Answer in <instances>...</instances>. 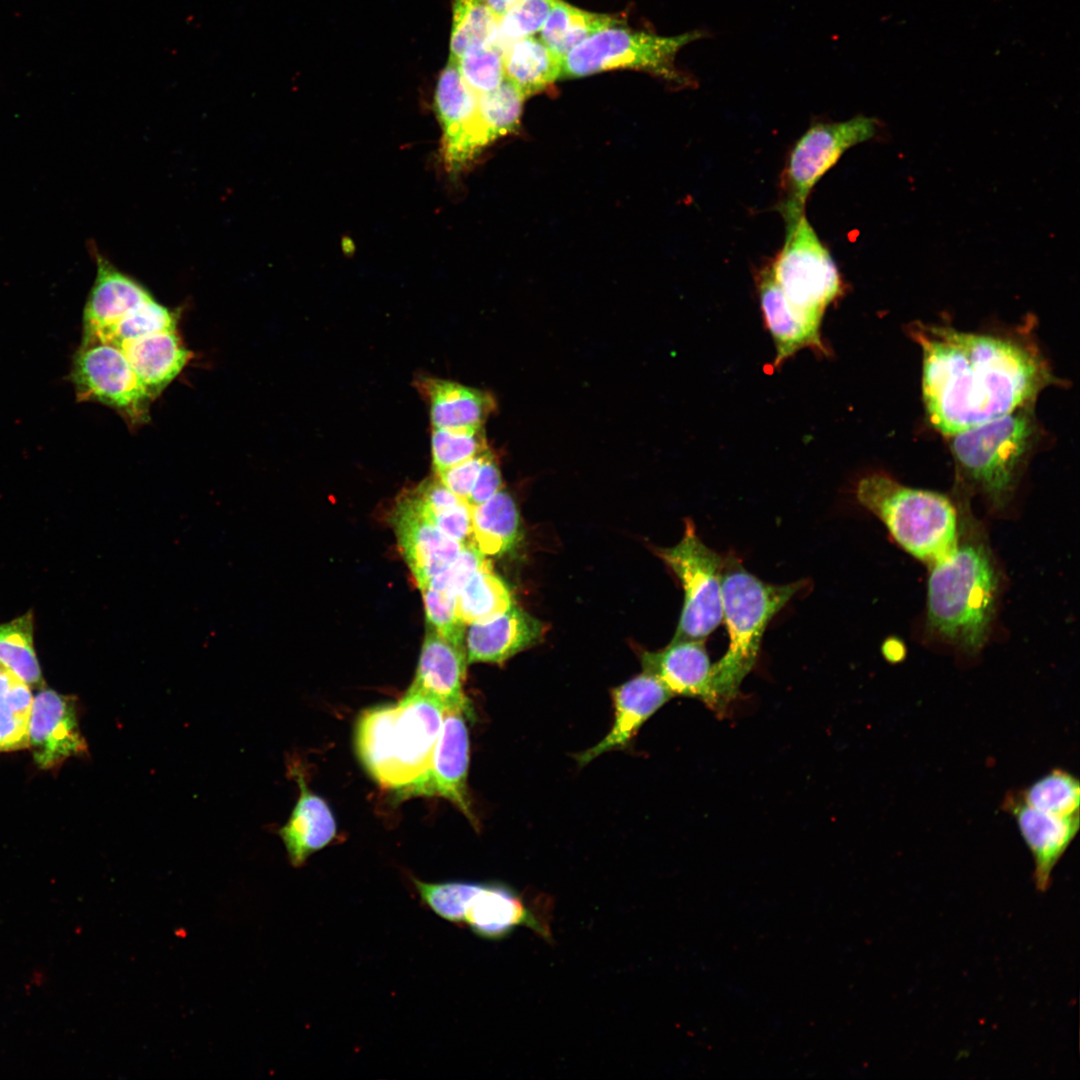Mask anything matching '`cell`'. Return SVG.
<instances>
[{
  "instance_id": "obj_7",
  "label": "cell",
  "mask_w": 1080,
  "mask_h": 1080,
  "mask_svg": "<svg viewBox=\"0 0 1080 1080\" xmlns=\"http://www.w3.org/2000/svg\"><path fill=\"white\" fill-rule=\"evenodd\" d=\"M702 37L701 31L661 36L630 31L623 25L609 27L594 33L563 57L561 79L632 68L678 86H689L694 81L676 68V54L688 43Z\"/></svg>"
},
{
  "instance_id": "obj_40",
  "label": "cell",
  "mask_w": 1080,
  "mask_h": 1080,
  "mask_svg": "<svg viewBox=\"0 0 1080 1080\" xmlns=\"http://www.w3.org/2000/svg\"><path fill=\"white\" fill-rule=\"evenodd\" d=\"M489 561L473 544L463 546L453 562L433 577L424 587H430L449 597L457 598L468 580ZM423 588V587H422Z\"/></svg>"
},
{
  "instance_id": "obj_17",
  "label": "cell",
  "mask_w": 1080,
  "mask_h": 1080,
  "mask_svg": "<svg viewBox=\"0 0 1080 1080\" xmlns=\"http://www.w3.org/2000/svg\"><path fill=\"white\" fill-rule=\"evenodd\" d=\"M756 286L763 320L775 344V367L779 368L805 348L822 356L830 355L820 333L822 320L799 311L787 301L773 279L769 263L757 272Z\"/></svg>"
},
{
  "instance_id": "obj_5",
  "label": "cell",
  "mask_w": 1080,
  "mask_h": 1080,
  "mask_svg": "<svg viewBox=\"0 0 1080 1080\" xmlns=\"http://www.w3.org/2000/svg\"><path fill=\"white\" fill-rule=\"evenodd\" d=\"M856 499L918 560L930 565L956 545L959 514L946 495L908 487L888 475L873 473L858 482Z\"/></svg>"
},
{
  "instance_id": "obj_31",
  "label": "cell",
  "mask_w": 1080,
  "mask_h": 1080,
  "mask_svg": "<svg viewBox=\"0 0 1080 1080\" xmlns=\"http://www.w3.org/2000/svg\"><path fill=\"white\" fill-rule=\"evenodd\" d=\"M434 107L443 131L442 141L455 136L476 113L477 94L465 83L451 58L439 74Z\"/></svg>"
},
{
  "instance_id": "obj_32",
  "label": "cell",
  "mask_w": 1080,
  "mask_h": 1080,
  "mask_svg": "<svg viewBox=\"0 0 1080 1080\" xmlns=\"http://www.w3.org/2000/svg\"><path fill=\"white\" fill-rule=\"evenodd\" d=\"M0 664L16 674L30 688L44 687L33 644L32 611L0 624Z\"/></svg>"
},
{
  "instance_id": "obj_28",
  "label": "cell",
  "mask_w": 1080,
  "mask_h": 1080,
  "mask_svg": "<svg viewBox=\"0 0 1080 1080\" xmlns=\"http://www.w3.org/2000/svg\"><path fill=\"white\" fill-rule=\"evenodd\" d=\"M620 25L623 22L617 17L581 10L558 0L540 30V40L563 58L594 33Z\"/></svg>"
},
{
  "instance_id": "obj_9",
  "label": "cell",
  "mask_w": 1080,
  "mask_h": 1080,
  "mask_svg": "<svg viewBox=\"0 0 1080 1080\" xmlns=\"http://www.w3.org/2000/svg\"><path fill=\"white\" fill-rule=\"evenodd\" d=\"M878 126L876 119L859 115L839 122H816L800 136L781 175L778 211L785 224L805 214L814 186L847 150L873 138Z\"/></svg>"
},
{
  "instance_id": "obj_11",
  "label": "cell",
  "mask_w": 1080,
  "mask_h": 1080,
  "mask_svg": "<svg viewBox=\"0 0 1080 1080\" xmlns=\"http://www.w3.org/2000/svg\"><path fill=\"white\" fill-rule=\"evenodd\" d=\"M71 380L78 401L97 402L114 409L130 427L150 420L154 400L131 368L123 352L101 341H81Z\"/></svg>"
},
{
  "instance_id": "obj_22",
  "label": "cell",
  "mask_w": 1080,
  "mask_h": 1080,
  "mask_svg": "<svg viewBox=\"0 0 1080 1080\" xmlns=\"http://www.w3.org/2000/svg\"><path fill=\"white\" fill-rule=\"evenodd\" d=\"M89 250L97 272L83 312V334L88 336L117 322L153 295L136 279L119 270L95 245Z\"/></svg>"
},
{
  "instance_id": "obj_3",
  "label": "cell",
  "mask_w": 1080,
  "mask_h": 1080,
  "mask_svg": "<svg viewBox=\"0 0 1080 1080\" xmlns=\"http://www.w3.org/2000/svg\"><path fill=\"white\" fill-rule=\"evenodd\" d=\"M444 707L405 693L396 704L371 707L356 723L355 746L369 775L396 793L427 770L440 733Z\"/></svg>"
},
{
  "instance_id": "obj_43",
  "label": "cell",
  "mask_w": 1080,
  "mask_h": 1080,
  "mask_svg": "<svg viewBox=\"0 0 1080 1080\" xmlns=\"http://www.w3.org/2000/svg\"><path fill=\"white\" fill-rule=\"evenodd\" d=\"M445 535L462 545L472 542L471 506L466 501H460L457 505L426 516Z\"/></svg>"
},
{
  "instance_id": "obj_39",
  "label": "cell",
  "mask_w": 1080,
  "mask_h": 1080,
  "mask_svg": "<svg viewBox=\"0 0 1080 1080\" xmlns=\"http://www.w3.org/2000/svg\"><path fill=\"white\" fill-rule=\"evenodd\" d=\"M557 1H517L498 19L496 44L503 50L507 44L539 32Z\"/></svg>"
},
{
  "instance_id": "obj_46",
  "label": "cell",
  "mask_w": 1080,
  "mask_h": 1080,
  "mask_svg": "<svg viewBox=\"0 0 1080 1080\" xmlns=\"http://www.w3.org/2000/svg\"><path fill=\"white\" fill-rule=\"evenodd\" d=\"M499 19L519 0H482Z\"/></svg>"
},
{
  "instance_id": "obj_13",
  "label": "cell",
  "mask_w": 1080,
  "mask_h": 1080,
  "mask_svg": "<svg viewBox=\"0 0 1080 1080\" xmlns=\"http://www.w3.org/2000/svg\"><path fill=\"white\" fill-rule=\"evenodd\" d=\"M455 924L487 940L502 939L522 925L546 938L550 936L548 927L522 897L511 887L496 882L460 881Z\"/></svg>"
},
{
  "instance_id": "obj_4",
  "label": "cell",
  "mask_w": 1080,
  "mask_h": 1080,
  "mask_svg": "<svg viewBox=\"0 0 1080 1080\" xmlns=\"http://www.w3.org/2000/svg\"><path fill=\"white\" fill-rule=\"evenodd\" d=\"M801 582L765 583L735 558H725L722 573L723 620L729 635L726 653L712 664L713 711L727 712L740 685L752 670L769 622L799 591Z\"/></svg>"
},
{
  "instance_id": "obj_2",
  "label": "cell",
  "mask_w": 1080,
  "mask_h": 1080,
  "mask_svg": "<svg viewBox=\"0 0 1080 1080\" xmlns=\"http://www.w3.org/2000/svg\"><path fill=\"white\" fill-rule=\"evenodd\" d=\"M929 568L928 631L960 651L977 652L992 629L1000 577L989 545L970 518L959 515L956 545Z\"/></svg>"
},
{
  "instance_id": "obj_1",
  "label": "cell",
  "mask_w": 1080,
  "mask_h": 1080,
  "mask_svg": "<svg viewBox=\"0 0 1080 1080\" xmlns=\"http://www.w3.org/2000/svg\"><path fill=\"white\" fill-rule=\"evenodd\" d=\"M923 399L930 423L951 436L1028 406L1053 379L1031 349L1013 340L918 324Z\"/></svg>"
},
{
  "instance_id": "obj_6",
  "label": "cell",
  "mask_w": 1080,
  "mask_h": 1080,
  "mask_svg": "<svg viewBox=\"0 0 1080 1080\" xmlns=\"http://www.w3.org/2000/svg\"><path fill=\"white\" fill-rule=\"evenodd\" d=\"M1034 433L1032 414L1024 406L949 436L961 476L992 509H1003L1012 499Z\"/></svg>"
},
{
  "instance_id": "obj_15",
  "label": "cell",
  "mask_w": 1080,
  "mask_h": 1080,
  "mask_svg": "<svg viewBox=\"0 0 1080 1080\" xmlns=\"http://www.w3.org/2000/svg\"><path fill=\"white\" fill-rule=\"evenodd\" d=\"M392 523L401 553L419 588L447 568L465 546L445 535L409 495L397 504Z\"/></svg>"
},
{
  "instance_id": "obj_16",
  "label": "cell",
  "mask_w": 1080,
  "mask_h": 1080,
  "mask_svg": "<svg viewBox=\"0 0 1080 1080\" xmlns=\"http://www.w3.org/2000/svg\"><path fill=\"white\" fill-rule=\"evenodd\" d=\"M467 664L465 645L447 640L431 628L406 693L430 698L444 709H461L472 718L474 712L464 692Z\"/></svg>"
},
{
  "instance_id": "obj_33",
  "label": "cell",
  "mask_w": 1080,
  "mask_h": 1080,
  "mask_svg": "<svg viewBox=\"0 0 1080 1080\" xmlns=\"http://www.w3.org/2000/svg\"><path fill=\"white\" fill-rule=\"evenodd\" d=\"M178 313L159 303L153 296L141 302L114 324L94 334L83 336L82 341H101L116 344L163 331H175Z\"/></svg>"
},
{
  "instance_id": "obj_10",
  "label": "cell",
  "mask_w": 1080,
  "mask_h": 1080,
  "mask_svg": "<svg viewBox=\"0 0 1080 1080\" xmlns=\"http://www.w3.org/2000/svg\"><path fill=\"white\" fill-rule=\"evenodd\" d=\"M657 554L679 579L684 604L672 640H705L723 621L722 573L725 558L699 538L690 519L678 544Z\"/></svg>"
},
{
  "instance_id": "obj_14",
  "label": "cell",
  "mask_w": 1080,
  "mask_h": 1080,
  "mask_svg": "<svg viewBox=\"0 0 1080 1080\" xmlns=\"http://www.w3.org/2000/svg\"><path fill=\"white\" fill-rule=\"evenodd\" d=\"M41 769L59 766L67 758L87 752L73 697L42 687L33 698L29 745Z\"/></svg>"
},
{
  "instance_id": "obj_12",
  "label": "cell",
  "mask_w": 1080,
  "mask_h": 1080,
  "mask_svg": "<svg viewBox=\"0 0 1080 1080\" xmlns=\"http://www.w3.org/2000/svg\"><path fill=\"white\" fill-rule=\"evenodd\" d=\"M467 718L461 709H444L440 733L425 773L412 785L397 793L401 798L442 797L454 804L477 826L468 791L469 734Z\"/></svg>"
},
{
  "instance_id": "obj_27",
  "label": "cell",
  "mask_w": 1080,
  "mask_h": 1080,
  "mask_svg": "<svg viewBox=\"0 0 1080 1080\" xmlns=\"http://www.w3.org/2000/svg\"><path fill=\"white\" fill-rule=\"evenodd\" d=\"M472 542L486 556H502L520 543L521 521L511 495L500 490L482 504L471 506Z\"/></svg>"
},
{
  "instance_id": "obj_35",
  "label": "cell",
  "mask_w": 1080,
  "mask_h": 1080,
  "mask_svg": "<svg viewBox=\"0 0 1080 1080\" xmlns=\"http://www.w3.org/2000/svg\"><path fill=\"white\" fill-rule=\"evenodd\" d=\"M1018 795L1027 805L1049 814H1079V781L1063 769L1051 770Z\"/></svg>"
},
{
  "instance_id": "obj_44",
  "label": "cell",
  "mask_w": 1080,
  "mask_h": 1080,
  "mask_svg": "<svg viewBox=\"0 0 1080 1080\" xmlns=\"http://www.w3.org/2000/svg\"><path fill=\"white\" fill-rule=\"evenodd\" d=\"M502 477L495 455L489 451L484 459L467 503L470 506L482 504L502 489Z\"/></svg>"
},
{
  "instance_id": "obj_38",
  "label": "cell",
  "mask_w": 1080,
  "mask_h": 1080,
  "mask_svg": "<svg viewBox=\"0 0 1080 1080\" xmlns=\"http://www.w3.org/2000/svg\"><path fill=\"white\" fill-rule=\"evenodd\" d=\"M455 61L463 80L477 95L496 89L505 80L502 49L495 43L473 47Z\"/></svg>"
},
{
  "instance_id": "obj_36",
  "label": "cell",
  "mask_w": 1080,
  "mask_h": 1080,
  "mask_svg": "<svg viewBox=\"0 0 1080 1080\" xmlns=\"http://www.w3.org/2000/svg\"><path fill=\"white\" fill-rule=\"evenodd\" d=\"M525 99L506 79L496 89L477 95V116L494 140L518 128Z\"/></svg>"
},
{
  "instance_id": "obj_25",
  "label": "cell",
  "mask_w": 1080,
  "mask_h": 1080,
  "mask_svg": "<svg viewBox=\"0 0 1080 1080\" xmlns=\"http://www.w3.org/2000/svg\"><path fill=\"white\" fill-rule=\"evenodd\" d=\"M416 384L429 404L433 428L482 427L495 407L488 393L450 380L422 377Z\"/></svg>"
},
{
  "instance_id": "obj_23",
  "label": "cell",
  "mask_w": 1080,
  "mask_h": 1080,
  "mask_svg": "<svg viewBox=\"0 0 1080 1080\" xmlns=\"http://www.w3.org/2000/svg\"><path fill=\"white\" fill-rule=\"evenodd\" d=\"M300 795L286 824L279 829L290 863L303 866L307 859L332 842L337 834L333 813L323 798L308 787L299 767L290 766Z\"/></svg>"
},
{
  "instance_id": "obj_29",
  "label": "cell",
  "mask_w": 1080,
  "mask_h": 1080,
  "mask_svg": "<svg viewBox=\"0 0 1080 1080\" xmlns=\"http://www.w3.org/2000/svg\"><path fill=\"white\" fill-rule=\"evenodd\" d=\"M33 698L31 688L0 664V752L28 747Z\"/></svg>"
},
{
  "instance_id": "obj_41",
  "label": "cell",
  "mask_w": 1080,
  "mask_h": 1080,
  "mask_svg": "<svg viewBox=\"0 0 1080 1080\" xmlns=\"http://www.w3.org/2000/svg\"><path fill=\"white\" fill-rule=\"evenodd\" d=\"M427 622L441 636L459 645L464 643V624L456 613V598L430 587L420 588Z\"/></svg>"
},
{
  "instance_id": "obj_37",
  "label": "cell",
  "mask_w": 1080,
  "mask_h": 1080,
  "mask_svg": "<svg viewBox=\"0 0 1080 1080\" xmlns=\"http://www.w3.org/2000/svg\"><path fill=\"white\" fill-rule=\"evenodd\" d=\"M486 450H488V445L482 427L433 428L431 451L435 472L463 462Z\"/></svg>"
},
{
  "instance_id": "obj_30",
  "label": "cell",
  "mask_w": 1080,
  "mask_h": 1080,
  "mask_svg": "<svg viewBox=\"0 0 1080 1080\" xmlns=\"http://www.w3.org/2000/svg\"><path fill=\"white\" fill-rule=\"evenodd\" d=\"M513 605L511 592L491 563L478 570L456 598V613L464 625L487 620Z\"/></svg>"
},
{
  "instance_id": "obj_20",
  "label": "cell",
  "mask_w": 1080,
  "mask_h": 1080,
  "mask_svg": "<svg viewBox=\"0 0 1080 1080\" xmlns=\"http://www.w3.org/2000/svg\"><path fill=\"white\" fill-rule=\"evenodd\" d=\"M644 672L658 678L674 696L696 698L712 711V663L705 640L671 641L664 649L641 655Z\"/></svg>"
},
{
  "instance_id": "obj_42",
  "label": "cell",
  "mask_w": 1080,
  "mask_h": 1080,
  "mask_svg": "<svg viewBox=\"0 0 1080 1080\" xmlns=\"http://www.w3.org/2000/svg\"><path fill=\"white\" fill-rule=\"evenodd\" d=\"M489 451L488 449L463 462L437 471L436 476L459 499L467 501L479 469Z\"/></svg>"
},
{
  "instance_id": "obj_19",
  "label": "cell",
  "mask_w": 1080,
  "mask_h": 1080,
  "mask_svg": "<svg viewBox=\"0 0 1080 1080\" xmlns=\"http://www.w3.org/2000/svg\"><path fill=\"white\" fill-rule=\"evenodd\" d=\"M1002 808L1016 820L1034 860V881L1040 891L1049 888L1052 870L1079 830V814L1058 816L1027 805L1018 793H1008Z\"/></svg>"
},
{
  "instance_id": "obj_24",
  "label": "cell",
  "mask_w": 1080,
  "mask_h": 1080,
  "mask_svg": "<svg viewBox=\"0 0 1080 1080\" xmlns=\"http://www.w3.org/2000/svg\"><path fill=\"white\" fill-rule=\"evenodd\" d=\"M155 400L182 372L192 353L178 331H163L116 344Z\"/></svg>"
},
{
  "instance_id": "obj_34",
  "label": "cell",
  "mask_w": 1080,
  "mask_h": 1080,
  "mask_svg": "<svg viewBox=\"0 0 1080 1080\" xmlns=\"http://www.w3.org/2000/svg\"><path fill=\"white\" fill-rule=\"evenodd\" d=\"M452 10L449 58L457 60L473 47L496 44L498 18L482 0H452Z\"/></svg>"
},
{
  "instance_id": "obj_8",
  "label": "cell",
  "mask_w": 1080,
  "mask_h": 1080,
  "mask_svg": "<svg viewBox=\"0 0 1080 1080\" xmlns=\"http://www.w3.org/2000/svg\"><path fill=\"white\" fill-rule=\"evenodd\" d=\"M782 248L769 262L774 281L799 311L822 320L845 290L839 269L805 214L786 224Z\"/></svg>"
},
{
  "instance_id": "obj_26",
  "label": "cell",
  "mask_w": 1080,
  "mask_h": 1080,
  "mask_svg": "<svg viewBox=\"0 0 1080 1080\" xmlns=\"http://www.w3.org/2000/svg\"><path fill=\"white\" fill-rule=\"evenodd\" d=\"M505 79L527 98L561 79L562 57L540 39L529 36L507 44L502 50Z\"/></svg>"
},
{
  "instance_id": "obj_21",
  "label": "cell",
  "mask_w": 1080,
  "mask_h": 1080,
  "mask_svg": "<svg viewBox=\"0 0 1080 1080\" xmlns=\"http://www.w3.org/2000/svg\"><path fill=\"white\" fill-rule=\"evenodd\" d=\"M465 649L468 664H501L533 646L544 633V624L514 604L487 620L472 623Z\"/></svg>"
},
{
  "instance_id": "obj_18",
  "label": "cell",
  "mask_w": 1080,
  "mask_h": 1080,
  "mask_svg": "<svg viewBox=\"0 0 1080 1080\" xmlns=\"http://www.w3.org/2000/svg\"><path fill=\"white\" fill-rule=\"evenodd\" d=\"M614 718L610 731L576 756L584 766L605 752L626 748L640 727L674 695L655 676L644 672L612 689Z\"/></svg>"
},
{
  "instance_id": "obj_45",
  "label": "cell",
  "mask_w": 1080,
  "mask_h": 1080,
  "mask_svg": "<svg viewBox=\"0 0 1080 1080\" xmlns=\"http://www.w3.org/2000/svg\"><path fill=\"white\" fill-rule=\"evenodd\" d=\"M882 651L885 658L892 663H898L905 657V646L899 640L893 639L886 641Z\"/></svg>"
}]
</instances>
